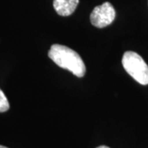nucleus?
<instances>
[{"mask_svg": "<svg viewBox=\"0 0 148 148\" xmlns=\"http://www.w3.org/2000/svg\"><path fill=\"white\" fill-rule=\"evenodd\" d=\"M49 58L62 69L70 71L77 77H82L86 73V66L81 56L70 48L54 44L48 53Z\"/></svg>", "mask_w": 148, "mask_h": 148, "instance_id": "nucleus-1", "label": "nucleus"}, {"mask_svg": "<svg viewBox=\"0 0 148 148\" xmlns=\"http://www.w3.org/2000/svg\"><path fill=\"white\" fill-rule=\"evenodd\" d=\"M79 3V0H53V6L58 15L70 16L74 12Z\"/></svg>", "mask_w": 148, "mask_h": 148, "instance_id": "nucleus-4", "label": "nucleus"}, {"mask_svg": "<svg viewBox=\"0 0 148 148\" xmlns=\"http://www.w3.org/2000/svg\"><path fill=\"white\" fill-rule=\"evenodd\" d=\"M122 64L127 73L142 85L148 84V66L143 58L133 51L123 53Z\"/></svg>", "mask_w": 148, "mask_h": 148, "instance_id": "nucleus-2", "label": "nucleus"}, {"mask_svg": "<svg viewBox=\"0 0 148 148\" xmlns=\"http://www.w3.org/2000/svg\"><path fill=\"white\" fill-rule=\"evenodd\" d=\"M115 18V11L109 2L95 7L90 13V22L97 28H104L114 21Z\"/></svg>", "mask_w": 148, "mask_h": 148, "instance_id": "nucleus-3", "label": "nucleus"}, {"mask_svg": "<svg viewBox=\"0 0 148 148\" xmlns=\"http://www.w3.org/2000/svg\"><path fill=\"white\" fill-rule=\"evenodd\" d=\"M0 148H8V147H3V146H1V145H0Z\"/></svg>", "mask_w": 148, "mask_h": 148, "instance_id": "nucleus-7", "label": "nucleus"}, {"mask_svg": "<svg viewBox=\"0 0 148 148\" xmlns=\"http://www.w3.org/2000/svg\"><path fill=\"white\" fill-rule=\"evenodd\" d=\"M96 148H110L109 147H106V146H100V147H98Z\"/></svg>", "mask_w": 148, "mask_h": 148, "instance_id": "nucleus-6", "label": "nucleus"}, {"mask_svg": "<svg viewBox=\"0 0 148 148\" xmlns=\"http://www.w3.org/2000/svg\"><path fill=\"white\" fill-rule=\"evenodd\" d=\"M9 109V103L3 91L0 89V113L6 112Z\"/></svg>", "mask_w": 148, "mask_h": 148, "instance_id": "nucleus-5", "label": "nucleus"}]
</instances>
